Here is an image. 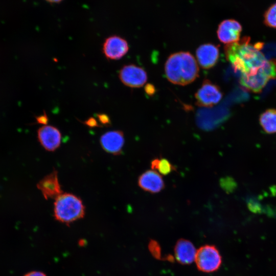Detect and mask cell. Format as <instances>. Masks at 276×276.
I'll return each instance as SVG.
<instances>
[{"mask_svg":"<svg viewBox=\"0 0 276 276\" xmlns=\"http://www.w3.org/2000/svg\"><path fill=\"white\" fill-rule=\"evenodd\" d=\"M196 252L193 244L185 239L179 240L175 248V257L181 264L191 263L195 259Z\"/></svg>","mask_w":276,"mask_h":276,"instance_id":"9a60e30c","label":"cell"},{"mask_svg":"<svg viewBox=\"0 0 276 276\" xmlns=\"http://www.w3.org/2000/svg\"><path fill=\"white\" fill-rule=\"evenodd\" d=\"M45 1L50 3H59L61 2L62 0H45Z\"/></svg>","mask_w":276,"mask_h":276,"instance_id":"d4e9b609","label":"cell"},{"mask_svg":"<svg viewBox=\"0 0 276 276\" xmlns=\"http://www.w3.org/2000/svg\"><path fill=\"white\" fill-rule=\"evenodd\" d=\"M37 137L40 144L47 151H55L61 144V132L53 126L45 125L40 127L37 130Z\"/></svg>","mask_w":276,"mask_h":276,"instance_id":"30bf717a","label":"cell"},{"mask_svg":"<svg viewBox=\"0 0 276 276\" xmlns=\"http://www.w3.org/2000/svg\"><path fill=\"white\" fill-rule=\"evenodd\" d=\"M100 125L109 126L110 124V120L109 117L104 113H99L97 115Z\"/></svg>","mask_w":276,"mask_h":276,"instance_id":"44dd1931","label":"cell"},{"mask_svg":"<svg viewBox=\"0 0 276 276\" xmlns=\"http://www.w3.org/2000/svg\"><path fill=\"white\" fill-rule=\"evenodd\" d=\"M247 203L249 209L254 213H261L264 211L263 207L255 197H248L247 199Z\"/></svg>","mask_w":276,"mask_h":276,"instance_id":"d6986e66","label":"cell"},{"mask_svg":"<svg viewBox=\"0 0 276 276\" xmlns=\"http://www.w3.org/2000/svg\"><path fill=\"white\" fill-rule=\"evenodd\" d=\"M196 263L198 268L203 272L217 270L222 263V258L218 249L212 245H204L196 252Z\"/></svg>","mask_w":276,"mask_h":276,"instance_id":"5b68a950","label":"cell"},{"mask_svg":"<svg viewBox=\"0 0 276 276\" xmlns=\"http://www.w3.org/2000/svg\"><path fill=\"white\" fill-rule=\"evenodd\" d=\"M139 186L145 191L157 193L165 188V182L161 175L155 170H147L138 178Z\"/></svg>","mask_w":276,"mask_h":276,"instance_id":"4fadbf2b","label":"cell"},{"mask_svg":"<svg viewBox=\"0 0 276 276\" xmlns=\"http://www.w3.org/2000/svg\"><path fill=\"white\" fill-rule=\"evenodd\" d=\"M86 125L90 127H100V126L96 119L94 118L91 117L88 119L87 120L83 122Z\"/></svg>","mask_w":276,"mask_h":276,"instance_id":"7402d4cb","label":"cell"},{"mask_svg":"<svg viewBox=\"0 0 276 276\" xmlns=\"http://www.w3.org/2000/svg\"><path fill=\"white\" fill-rule=\"evenodd\" d=\"M37 187L46 199H55L62 193L58 180V172L56 170L40 180L38 182Z\"/></svg>","mask_w":276,"mask_h":276,"instance_id":"5bb4252c","label":"cell"},{"mask_svg":"<svg viewBox=\"0 0 276 276\" xmlns=\"http://www.w3.org/2000/svg\"><path fill=\"white\" fill-rule=\"evenodd\" d=\"M242 26L233 19H225L218 26L217 31L219 40L226 44L238 41L240 39Z\"/></svg>","mask_w":276,"mask_h":276,"instance_id":"9c48e42d","label":"cell"},{"mask_svg":"<svg viewBox=\"0 0 276 276\" xmlns=\"http://www.w3.org/2000/svg\"><path fill=\"white\" fill-rule=\"evenodd\" d=\"M129 46L127 41L122 37L113 35L107 37L102 46V51L106 58L109 60H119L128 52Z\"/></svg>","mask_w":276,"mask_h":276,"instance_id":"ba28073f","label":"cell"},{"mask_svg":"<svg viewBox=\"0 0 276 276\" xmlns=\"http://www.w3.org/2000/svg\"><path fill=\"white\" fill-rule=\"evenodd\" d=\"M276 78V60H267L266 63L255 73L241 75L240 84L254 93H259L270 79Z\"/></svg>","mask_w":276,"mask_h":276,"instance_id":"277c9868","label":"cell"},{"mask_svg":"<svg viewBox=\"0 0 276 276\" xmlns=\"http://www.w3.org/2000/svg\"><path fill=\"white\" fill-rule=\"evenodd\" d=\"M220 184L222 188L227 192H231L235 187V181L229 177L221 179Z\"/></svg>","mask_w":276,"mask_h":276,"instance_id":"ffe728a7","label":"cell"},{"mask_svg":"<svg viewBox=\"0 0 276 276\" xmlns=\"http://www.w3.org/2000/svg\"><path fill=\"white\" fill-rule=\"evenodd\" d=\"M119 77L125 85L132 88L142 87L147 80L146 71L132 64L124 65L119 71Z\"/></svg>","mask_w":276,"mask_h":276,"instance_id":"52a82bcc","label":"cell"},{"mask_svg":"<svg viewBox=\"0 0 276 276\" xmlns=\"http://www.w3.org/2000/svg\"><path fill=\"white\" fill-rule=\"evenodd\" d=\"M36 120L38 123L44 125H47L49 121L48 117L45 111L43 114L36 118Z\"/></svg>","mask_w":276,"mask_h":276,"instance_id":"603a6c76","label":"cell"},{"mask_svg":"<svg viewBox=\"0 0 276 276\" xmlns=\"http://www.w3.org/2000/svg\"><path fill=\"white\" fill-rule=\"evenodd\" d=\"M151 167L153 170L163 175H166L175 170V167L166 158H154L151 163Z\"/></svg>","mask_w":276,"mask_h":276,"instance_id":"e0dca14e","label":"cell"},{"mask_svg":"<svg viewBox=\"0 0 276 276\" xmlns=\"http://www.w3.org/2000/svg\"><path fill=\"white\" fill-rule=\"evenodd\" d=\"M262 43L252 44L246 37L238 41L226 44L224 48L226 59L235 71L241 75L255 73L267 60L261 51Z\"/></svg>","mask_w":276,"mask_h":276,"instance_id":"6da1fadb","label":"cell"},{"mask_svg":"<svg viewBox=\"0 0 276 276\" xmlns=\"http://www.w3.org/2000/svg\"><path fill=\"white\" fill-rule=\"evenodd\" d=\"M100 142L102 148L107 153L119 155L125 142L123 132L120 130L107 131L101 135Z\"/></svg>","mask_w":276,"mask_h":276,"instance_id":"8fae6325","label":"cell"},{"mask_svg":"<svg viewBox=\"0 0 276 276\" xmlns=\"http://www.w3.org/2000/svg\"><path fill=\"white\" fill-rule=\"evenodd\" d=\"M222 98L219 87L205 79L195 94L196 104L201 107H212L218 103Z\"/></svg>","mask_w":276,"mask_h":276,"instance_id":"8992f818","label":"cell"},{"mask_svg":"<svg viewBox=\"0 0 276 276\" xmlns=\"http://www.w3.org/2000/svg\"><path fill=\"white\" fill-rule=\"evenodd\" d=\"M259 121L265 132L276 133V109H268L265 110L260 115Z\"/></svg>","mask_w":276,"mask_h":276,"instance_id":"2e32d148","label":"cell"},{"mask_svg":"<svg viewBox=\"0 0 276 276\" xmlns=\"http://www.w3.org/2000/svg\"><path fill=\"white\" fill-rule=\"evenodd\" d=\"M54 213L56 220L67 224L82 218L85 214V207L77 196L62 193L55 198Z\"/></svg>","mask_w":276,"mask_h":276,"instance_id":"3957f363","label":"cell"},{"mask_svg":"<svg viewBox=\"0 0 276 276\" xmlns=\"http://www.w3.org/2000/svg\"><path fill=\"white\" fill-rule=\"evenodd\" d=\"M196 56L200 66L204 69H210L217 63L219 50L217 46L212 43L200 45L196 50Z\"/></svg>","mask_w":276,"mask_h":276,"instance_id":"7c38bea8","label":"cell"},{"mask_svg":"<svg viewBox=\"0 0 276 276\" xmlns=\"http://www.w3.org/2000/svg\"><path fill=\"white\" fill-rule=\"evenodd\" d=\"M24 276H46V275L40 271H33L26 273Z\"/></svg>","mask_w":276,"mask_h":276,"instance_id":"cb8c5ba5","label":"cell"},{"mask_svg":"<svg viewBox=\"0 0 276 276\" xmlns=\"http://www.w3.org/2000/svg\"><path fill=\"white\" fill-rule=\"evenodd\" d=\"M165 72L172 83L186 85L193 82L199 76V66L194 56L189 52L171 54L167 59Z\"/></svg>","mask_w":276,"mask_h":276,"instance_id":"7a4b0ae2","label":"cell"},{"mask_svg":"<svg viewBox=\"0 0 276 276\" xmlns=\"http://www.w3.org/2000/svg\"><path fill=\"white\" fill-rule=\"evenodd\" d=\"M264 22L267 26L276 29V3L271 5L265 11Z\"/></svg>","mask_w":276,"mask_h":276,"instance_id":"ac0fdd59","label":"cell"}]
</instances>
